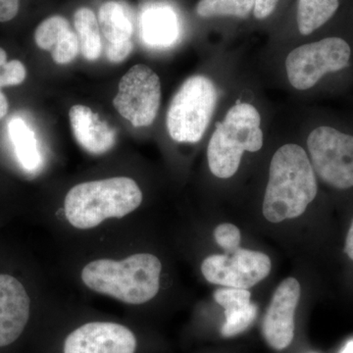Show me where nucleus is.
Wrapping results in <instances>:
<instances>
[{
    "instance_id": "nucleus-6",
    "label": "nucleus",
    "mask_w": 353,
    "mask_h": 353,
    "mask_svg": "<svg viewBox=\"0 0 353 353\" xmlns=\"http://www.w3.org/2000/svg\"><path fill=\"white\" fill-rule=\"evenodd\" d=\"M350 55V44L341 38H327L299 46L285 60L290 85L299 90H309L326 74L345 68Z\"/></svg>"
},
{
    "instance_id": "nucleus-9",
    "label": "nucleus",
    "mask_w": 353,
    "mask_h": 353,
    "mask_svg": "<svg viewBox=\"0 0 353 353\" xmlns=\"http://www.w3.org/2000/svg\"><path fill=\"white\" fill-rule=\"evenodd\" d=\"M271 260L264 253L238 248L227 254H214L203 260L201 271L211 284L248 290L269 275Z\"/></svg>"
},
{
    "instance_id": "nucleus-22",
    "label": "nucleus",
    "mask_w": 353,
    "mask_h": 353,
    "mask_svg": "<svg viewBox=\"0 0 353 353\" xmlns=\"http://www.w3.org/2000/svg\"><path fill=\"white\" fill-rule=\"evenodd\" d=\"M27 70L19 60L7 61L6 50L0 48V88L12 87L24 82Z\"/></svg>"
},
{
    "instance_id": "nucleus-7",
    "label": "nucleus",
    "mask_w": 353,
    "mask_h": 353,
    "mask_svg": "<svg viewBox=\"0 0 353 353\" xmlns=\"http://www.w3.org/2000/svg\"><path fill=\"white\" fill-rule=\"evenodd\" d=\"M307 146L312 167L323 182L339 190L353 187V137L322 126L311 132Z\"/></svg>"
},
{
    "instance_id": "nucleus-28",
    "label": "nucleus",
    "mask_w": 353,
    "mask_h": 353,
    "mask_svg": "<svg viewBox=\"0 0 353 353\" xmlns=\"http://www.w3.org/2000/svg\"><path fill=\"white\" fill-rule=\"evenodd\" d=\"M9 104L6 95L0 90V120L6 117L8 112Z\"/></svg>"
},
{
    "instance_id": "nucleus-5",
    "label": "nucleus",
    "mask_w": 353,
    "mask_h": 353,
    "mask_svg": "<svg viewBox=\"0 0 353 353\" xmlns=\"http://www.w3.org/2000/svg\"><path fill=\"white\" fill-rule=\"evenodd\" d=\"M212 81L194 76L183 83L167 112V130L176 143H196L208 129L217 102Z\"/></svg>"
},
{
    "instance_id": "nucleus-24",
    "label": "nucleus",
    "mask_w": 353,
    "mask_h": 353,
    "mask_svg": "<svg viewBox=\"0 0 353 353\" xmlns=\"http://www.w3.org/2000/svg\"><path fill=\"white\" fill-rule=\"evenodd\" d=\"M134 50V43L132 41H124L120 43H108L105 48L106 57L112 63H121L127 59Z\"/></svg>"
},
{
    "instance_id": "nucleus-16",
    "label": "nucleus",
    "mask_w": 353,
    "mask_h": 353,
    "mask_svg": "<svg viewBox=\"0 0 353 353\" xmlns=\"http://www.w3.org/2000/svg\"><path fill=\"white\" fill-rule=\"evenodd\" d=\"M252 294L248 290L222 288L214 292L216 303L225 309L226 322L221 329L225 338H232L245 332L254 321L257 306L250 301Z\"/></svg>"
},
{
    "instance_id": "nucleus-1",
    "label": "nucleus",
    "mask_w": 353,
    "mask_h": 353,
    "mask_svg": "<svg viewBox=\"0 0 353 353\" xmlns=\"http://www.w3.org/2000/svg\"><path fill=\"white\" fill-rule=\"evenodd\" d=\"M317 190L314 169L305 150L292 143L283 145L272 158L264 217L271 223L299 217L314 201Z\"/></svg>"
},
{
    "instance_id": "nucleus-8",
    "label": "nucleus",
    "mask_w": 353,
    "mask_h": 353,
    "mask_svg": "<svg viewBox=\"0 0 353 353\" xmlns=\"http://www.w3.org/2000/svg\"><path fill=\"white\" fill-rule=\"evenodd\" d=\"M161 101L159 77L150 67L134 65L123 76L113 104L134 127H148L154 122Z\"/></svg>"
},
{
    "instance_id": "nucleus-27",
    "label": "nucleus",
    "mask_w": 353,
    "mask_h": 353,
    "mask_svg": "<svg viewBox=\"0 0 353 353\" xmlns=\"http://www.w3.org/2000/svg\"><path fill=\"white\" fill-rule=\"evenodd\" d=\"M345 252L353 261V220L347 233V240H345Z\"/></svg>"
},
{
    "instance_id": "nucleus-4",
    "label": "nucleus",
    "mask_w": 353,
    "mask_h": 353,
    "mask_svg": "<svg viewBox=\"0 0 353 353\" xmlns=\"http://www.w3.org/2000/svg\"><path fill=\"white\" fill-rule=\"evenodd\" d=\"M261 117L250 103H238L228 111L222 123L216 124L209 141V169L220 179L233 176L245 152H256L263 146Z\"/></svg>"
},
{
    "instance_id": "nucleus-18",
    "label": "nucleus",
    "mask_w": 353,
    "mask_h": 353,
    "mask_svg": "<svg viewBox=\"0 0 353 353\" xmlns=\"http://www.w3.org/2000/svg\"><path fill=\"white\" fill-rule=\"evenodd\" d=\"M74 25L78 36L80 50L88 61H94L101 55L102 41L99 20L94 11L82 7L74 15Z\"/></svg>"
},
{
    "instance_id": "nucleus-23",
    "label": "nucleus",
    "mask_w": 353,
    "mask_h": 353,
    "mask_svg": "<svg viewBox=\"0 0 353 353\" xmlns=\"http://www.w3.org/2000/svg\"><path fill=\"white\" fill-rule=\"evenodd\" d=\"M216 243L226 253L234 252L240 248L241 232L238 227L232 224H222L216 228L214 231Z\"/></svg>"
},
{
    "instance_id": "nucleus-2",
    "label": "nucleus",
    "mask_w": 353,
    "mask_h": 353,
    "mask_svg": "<svg viewBox=\"0 0 353 353\" xmlns=\"http://www.w3.org/2000/svg\"><path fill=\"white\" fill-rule=\"evenodd\" d=\"M162 265L150 253H138L116 261L99 259L83 267L82 280L88 289L128 304H143L157 296Z\"/></svg>"
},
{
    "instance_id": "nucleus-21",
    "label": "nucleus",
    "mask_w": 353,
    "mask_h": 353,
    "mask_svg": "<svg viewBox=\"0 0 353 353\" xmlns=\"http://www.w3.org/2000/svg\"><path fill=\"white\" fill-rule=\"evenodd\" d=\"M255 0H201L196 6V13L201 17L234 16L245 18L254 8Z\"/></svg>"
},
{
    "instance_id": "nucleus-11",
    "label": "nucleus",
    "mask_w": 353,
    "mask_h": 353,
    "mask_svg": "<svg viewBox=\"0 0 353 353\" xmlns=\"http://www.w3.org/2000/svg\"><path fill=\"white\" fill-rule=\"evenodd\" d=\"M301 297V285L294 278L283 281L274 292L262 324L266 343L276 350L292 345L294 336V313Z\"/></svg>"
},
{
    "instance_id": "nucleus-19",
    "label": "nucleus",
    "mask_w": 353,
    "mask_h": 353,
    "mask_svg": "<svg viewBox=\"0 0 353 353\" xmlns=\"http://www.w3.org/2000/svg\"><path fill=\"white\" fill-rule=\"evenodd\" d=\"M9 137L20 163L27 170L39 168L41 157L34 132L21 118H14L8 126Z\"/></svg>"
},
{
    "instance_id": "nucleus-29",
    "label": "nucleus",
    "mask_w": 353,
    "mask_h": 353,
    "mask_svg": "<svg viewBox=\"0 0 353 353\" xmlns=\"http://www.w3.org/2000/svg\"><path fill=\"white\" fill-rule=\"evenodd\" d=\"M341 353H353V340L348 341Z\"/></svg>"
},
{
    "instance_id": "nucleus-20",
    "label": "nucleus",
    "mask_w": 353,
    "mask_h": 353,
    "mask_svg": "<svg viewBox=\"0 0 353 353\" xmlns=\"http://www.w3.org/2000/svg\"><path fill=\"white\" fill-rule=\"evenodd\" d=\"M340 6V0H299L297 7V26L303 36L328 22Z\"/></svg>"
},
{
    "instance_id": "nucleus-13",
    "label": "nucleus",
    "mask_w": 353,
    "mask_h": 353,
    "mask_svg": "<svg viewBox=\"0 0 353 353\" xmlns=\"http://www.w3.org/2000/svg\"><path fill=\"white\" fill-rule=\"evenodd\" d=\"M69 119L77 141L88 152L103 154L115 145V131L88 106H72Z\"/></svg>"
},
{
    "instance_id": "nucleus-10",
    "label": "nucleus",
    "mask_w": 353,
    "mask_h": 353,
    "mask_svg": "<svg viewBox=\"0 0 353 353\" xmlns=\"http://www.w3.org/2000/svg\"><path fill=\"white\" fill-rule=\"evenodd\" d=\"M137 339L131 330L110 322H92L67 336L64 353H134Z\"/></svg>"
},
{
    "instance_id": "nucleus-17",
    "label": "nucleus",
    "mask_w": 353,
    "mask_h": 353,
    "mask_svg": "<svg viewBox=\"0 0 353 353\" xmlns=\"http://www.w3.org/2000/svg\"><path fill=\"white\" fill-rule=\"evenodd\" d=\"M99 24L109 43L131 41L134 26L124 6L117 1L104 2L99 11Z\"/></svg>"
},
{
    "instance_id": "nucleus-14",
    "label": "nucleus",
    "mask_w": 353,
    "mask_h": 353,
    "mask_svg": "<svg viewBox=\"0 0 353 353\" xmlns=\"http://www.w3.org/2000/svg\"><path fill=\"white\" fill-rule=\"evenodd\" d=\"M34 41L41 50L50 51L57 64L71 63L80 52L78 36L68 20L62 16H51L34 32Z\"/></svg>"
},
{
    "instance_id": "nucleus-3",
    "label": "nucleus",
    "mask_w": 353,
    "mask_h": 353,
    "mask_svg": "<svg viewBox=\"0 0 353 353\" xmlns=\"http://www.w3.org/2000/svg\"><path fill=\"white\" fill-rule=\"evenodd\" d=\"M143 192L131 178L116 176L79 183L65 197L64 211L72 226L92 229L109 218H122L136 210Z\"/></svg>"
},
{
    "instance_id": "nucleus-12",
    "label": "nucleus",
    "mask_w": 353,
    "mask_h": 353,
    "mask_svg": "<svg viewBox=\"0 0 353 353\" xmlns=\"http://www.w3.org/2000/svg\"><path fill=\"white\" fill-rule=\"evenodd\" d=\"M30 312L31 301L22 283L8 274H0V347L19 339Z\"/></svg>"
},
{
    "instance_id": "nucleus-15",
    "label": "nucleus",
    "mask_w": 353,
    "mask_h": 353,
    "mask_svg": "<svg viewBox=\"0 0 353 353\" xmlns=\"http://www.w3.org/2000/svg\"><path fill=\"white\" fill-rule=\"evenodd\" d=\"M181 26L172 7L154 4L146 7L141 16V36L146 46L170 48L180 38Z\"/></svg>"
},
{
    "instance_id": "nucleus-25",
    "label": "nucleus",
    "mask_w": 353,
    "mask_h": 353,
    "mask_svg": "<svg viewBox=\"0 0 353 353\" xmlns=\"http://www.w3.org/2000/svg\"><path fill=\"white\" fill-rule=\"evenodd\" d=\"M20 0H0V22H8L19 11Z\"/></svg>"
},
{
    "instance_id": "nucleus-26",
    "label": "nucleus",
    "mask_w": 353,
    "mask_h": 353,
    "mask_svg": "<svg viewBox=\"0 0 353 353\" xmlns=\"http://www.w3.org/2000/svg\"><path fill=\"white\" fill-rule=\"evenodd\" d=\"M279 0H255L253 13L257 19H265L270 16L277 6Z\"/></svg>"
}]
</instances>
